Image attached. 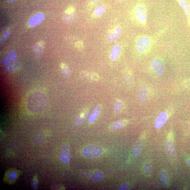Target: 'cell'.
Segmentation results:
<instances>
[{"instance_id":"1","label":"cell","mask_w":190,"mask_h":190,"mask_svg":"<svg viewBox=\"0 0 190 190\" xmlns=\"http://www.w3.org/2000/svg\"><path fill=\"white\" fill-rule=\"evenodd\" d=\"M152 38L147 36H142L137 41L136 51L139 53H144L149 49L153 45Z\"/></svg>"},{"instance_id":"2","label":"cell","mask_w":190,"mask_h":190,"mask_svg":"<svg viewBox=\"0 0 190 190\" xmlns=\"http://www.w3.org/2000/svg\"><path fill=\"white\" fill-rule=\"evenodd\" d=\"M103 153L101 148L98 146L91 145L85 147L82 151L83 155L87 158H94L100 156Z\"/></svg>"},{"instance_id":"3","label":"cell","mask_w":190,"mask_h":190,"mask_svg":"<svg viewBox=\"0 0 190 190\" xmlns=\"http://www.w3.org/2000/svg\"><path fill=\"white\" fill-rule=\"evenodd\" d=\"M135 15L140 24L146 25L147 21V10L144 5H137L135 9Z\"/></svg>"},{"instance_id":"4","label":"cell","mask_w":190,"mask_h":190,"mask_svg":"<svg viewBox=\"0 0 190 190\" xmlns=\"http://www.w3.org/2000/svg\"><path fill=\"white\" fill-rule=\"evenodd\" d=\"M62 153L60 156V160L65 163H69L70 161V148L67 144H63L61 147Z\"/></svg>"},{"instance_id":"5","label":"cell","mask_w":190,"mask_h":190,"mask_svg":"<svg viewBox=\"0 0 190 190\" xmlns=\"http://www.w3.org/2000/svg\"><path fill=\"white\" fill-rule=\"evenodd\" d=\"M152 66L154 70L158 74H161L164 73L165 71L164 65L161 59H154L152 62Z\"/></svg>"},{"instance_id":"6","label":"cell","mask_w":190,"mask_h":190,"mask_svg":"<svg viewBox=\"0 0 190 190\" xmlns=\"http://www.w3.org/2000/svg\"><path fill=\"white\" fill-rule=\"evenodd\" d=\"M121 33V27H117L115 29L109 33L107 37V41L109 42H115L120 37Z\"/></svg>"},{"instance_id":"7","label":"cell","mask_w":190,"mask_h":190,"mask_svg":"<svg viewBox=\"0 0 190 190\" xmlns=\"http://www.w3.org/2000/svg\"><path fill=\"white\" fill-rule=\"evenodd\" d=\"M168 119V115L166 112H163L159 114L155 121V127L156 129L162 127L166 123Z\"/></svg>"},{"instance_id":"8","label":"cell","mask_w":190,"mask_h":190,"mask_svg":"<svg viewBox=\"0 0 190 190\" xmlns=\"http://www.w3.org/2000/svg\"><path fill=\"white\" fill-rule=\"evenodd\" d=\"M185 13L189 26H190V4L186 0H177Z\"/></svg>"},{"instance_id":"9","label":"cell","mask_w":190,"mask_h":190,"mask_svg":"<svg viewBox=\"0 0 190 190\" xmlns=\"http://www.w3.org/2000/svg\"><path fill=\"white\" fill-rule=\"evenodd\" d=\"M138 96L140 101L144 102L147 100L148 97L147 87L145 85L143 84L139 88Z\"/></svg>"},{"instance_id":"10","label":"cell","mask_w":190,"mask_h":190,"mask_svg":"<svg viewBox=\"0 0 190 190\" xmlns=\"http://www.w3.org/2000/svg\"><path fill=\"white\" fill-rule=\"evenodd\" d=\"M45 16L42 13H39L33 16L30 18L29 24L30 26H37L41 22L45 19Z\"/></svg>"},{"instance_id":"11","label":"cell","mask_w":190,"mask_h":190,"mask_svg":"<svg viewBox=\"0 0 190 190\" xmlns=\"http://www.w3.org/2000/svg\"><path fill=\"white\" fill-rule=\"evenodd\" d=\"M62 20L68 23L72 22L75 21L78 18L77 14L74 12L72 13H65L62 16Z\"/></svg>"},{"instance_id":"12","label":"cell","mask_w":190,"mask_h":190,"mask_svg":"<svg viewBox=\"0 0 190 190\" xmlns=\"http://www.w3.org/2000/svg\"><path fill=\"white\" fill-rule=\"evenodd\" d=\"M121 51L122 48L119 44H118L113 47L110 54L111 59L114 61L116 60L119 56Z\"/></svg>"},{"instance_id":"13","label":"cell","mask_w":190,"mask_h":190,"mask_svg":"<svg viewBox=\"0 0 190 190\" xmlns=\"http://www.w3.org/2000/svg\"><path fill=\"white\" fill-rule=\"evenodd\" d=\"M160 182L162 185L165 188H168L169 185L168 177L166 172L165 171H161L159 174Z\"/></svg>"},{"instance_id":"14","label":"cell","mask_w":190,"mask_h":190,"mask_svg":"<svg viewBox=\"0 0 190 190\" xmlns=\"http://www.w3.org/2000/svg\"><path fill=\"white\" fill-rule=\"evenodd\" d=\"M166 151L167 154L171 157H174L176 153L174 145L171 142L167 143L166 145Z\"/></svg>"},{"instance_id":"15","label":"cell","mask_w":190,"mask_h":190,"mask_svg":"<svg viewBox=\"0 0 190 190\" xmlns=\"http://www.w3.org/2000/svg\"><path fill=\"white\" fill-rule=\"evenodd\" d=\"M101 109L100 105H98L95 108L90 114L89 118V121L90 123H92L94 122L97 119L98 115L100 113Z\"/></svg>"},{"instance_id":"16","label":"cell","mask_w":190,"mask_h":190,"mask_svg":"<svg viewBox=\"0 0 190 190\" xmlns=\"http://www.w3.org/2000/svg\"><path fill=\"white\" fill-rule=\"evenodd\" d=\"M89 112H86L83 116L78 117H76L74 120V124L77 126H80L83 124L89 115Z\"/></svg>"},{"instance_id":"17","label":"cell","mask_w":190,"mask_h":190,"mask_svg":"<svg viewBox=\"0 0 190 190\" xmlns=\"http://www.w3.org/2000/svg\"><path fill=\"white\" fill-rule=\"evenodd\" d=\"M143 172L145 177H150L152 173V167L149 162H147L144 164Z\"/></svg>"},{"instance_id":"18","label":"cell","mask_w":190,"mask_h":190,"mask_svg":"<svg viewBox=\"0 0 190 190\" xmlns=\"http://www.w3.org/2000/svg\"><path fill=\"white\" fill-rule=\"evenodd\" d=\"M142 149L141 144L138 143L135 145L132 151V155L134 157H136L139 155Z\"/></svg>"},{"instance_id":"19","label":"cell","mask_w":190,"mask_h":190,"mask_svg":"<svg viewBox=\"0 0 190 190\" xmlns=\"http://www.w3.org/2000/svg\"><path fill=\"white\" fill-rule=\"evenodd\" d=\"M34 51L35 56L39 58L42 56V46L39 43H37L34 46Z\"/></svg>"},{"instance_id":"20","label":"cell","mask_w":190,"mask_h":190,"mask_svg":"<svg viewBox=\"0 0 190 190\" xmlns=\"http://www.w3.org/2000/svg\"><path fill=\"white\" fill-rule=\"evenodd\" d=\"M106 11V7L104 5H100L95 8V14L98 16L102 15Z\"/></svg>"},{"instance_id":"21","label":"cell","mask_w":190,"mask_h":190,"mask_svg":"<svg viewBox=\"0 0 190 190\" xmlns=\"http://www.w3.org/2000/svg\"><path fill=\"white\" fill-rule=\"evenodd\" d=\"M104 175L101 172H96L91 176V178L94 180L100 181L103 179L104 178Z\"/></svg>"},{"instance_id":"22","label":"cell","mask_w":190,"mask_h":190,"mask_svg":"<svg viewBox=\"0 0 190 190\" xmlns=\"http://www.w3.org/2000/svg\"><path fill=\"white\" fill-rule=\"evenodd\" d=\"M16 53L15 51L12 52L10 54L8 55L7 57L3 61L4 64L12 62L16 60Z\"/></svg>"},{"instance_id":"23","label":"cell","mask_w":190,"mask_h":190,"mask_svg":"<svg viewBox=\"0 0 190 190\" xmlns=\"http://www.w3.org/2000/svg\"><path fill=\"white\" fill-rule=\"evenodd\" d=\"M124 124L122 120L116 121L113 123L111 125V128L114 130H118L122 128Z\"/></svg>"},{"instance_id":"24","label":"cell","mask_w":190,"mask_h":190,"mask_svg":"<svg viewBox=\"0 0 190 190\" xmlns=\"http://www.w3.org/2000/svg\"><path fill=\"white\" fill-rule=\"evenodd\" d=\"M122 105V103L120 101L115 102L114 104V110L115 114H118L120 113Z\"/></svg>"},{"instance_id":"25","label":"cell","mask_w":190,"mask_h":190,"mask_svg":"<svg viewBox=\"0 0 190 190\" xmlns=\"http://www.w3.org/2000/svg\"><path fill=\"white\" fill-rule=\"evenodd\" d=\"M10 34V32L9 31H7L5 32L1 38V43L4 42L9 36Z\"/></svg>"},{"instance_id":"26","label":"cell","mask_w":190,"mask_h":190,"mask_svg":"<svg viewBox=\"0 0 190 190\" xmlns=\"http://www.w3.org/2000/svg\"><path fill=\"white\" fill-rule=\"evenodd\" d=\"M63 67L62 71L64 75L66 76H69L70 74V70L68 69V68L65 67L64 65H63Z\"/></svg>"},{"instance_id":"27","label":"cell","mask_w":190,"mask_h":190,"mask_svg":"<svg viewBox=\"0 0 190 190\" xmlns=\"http://www.w3.org/2000/svg\"><path fill=\"white\" fill-rule=\"evenodd\" d=\"M38 182L36 178H34L33 179L32 183V188L34 189H37V188Z\"/></svg>"},{"instance_id":"28","label":"cell","mask_w":190,"mask_h":190,"mask_svg":"<svg viewBox=\"0 0 190 190\" xmlns=\"http://www.w3.org/2000/svg\"><path fill=\"white\" fill-rule=\"evenodd\" d=\"M119 190H129V186L128 184H124L121 185L118 188Z\"/></svg>"},{"instance_id":"29","label":"cell","mask_w":190,"mask_h":190,"mask_svg":"<svg viewBox=\"0 0 190 190\" xmlns=\"http://www.w3.org/2000/svg\"><path fill=\"white\" fill-rule=\"evenodd\" d=\"M91 79L93 80L97 81L98 80L99 77L98 74L96 73H93L90 76Z\"/></svg>"},{"instance_id":"30","label":"cell","mask_w":190,"mask_h":190,"mask_svg":"<svg viewBox=\"0 0 190 190\" xmlns=\"http://www.w3.org/2000/svg\"><path fill=\"white\" fill-rule=\"evenodd\" d=\"M84 46L83 43L81 41H79L76 44V46L79 49H81Z\"/></svg>"},{"instance_id":"31","label":"cell","mask_w":190,"mask_h":190,"mask_svg":"<svg viewBox=\"0 0 190 190\" xmlns=\"http://www.w3.org/2000/svg\"><path fill=\"white\" fill-rule=\"evenodd\" d=\"M74 12H75V11L73 7L69 8L65 12V13H72Z\"/></svg>"},{"instance_id":"32","label":"cell","mask_w":190,"mask_h":190,"mask_svg":"<svg viewBox=\"0 0 190 190\" xmlns=\"http://www.w3.org/2000/svg\"><path fill=\"white\" fill-rule=\"evenodd\" d=\"M9 175V177L11 179H15L16 177H17V176H16V173L14 172H13Z\"/></svg>"},{"instance_id":"33","label":"cell","mask_w":190,"mask_h":190,"mask_svg":"<svg viewBox=\"0 0 190 190\" xmlns=\"http://www.w3.org/2000/svg\"><path fill=\"white\" fill-rule=\"evenodd\" d=\"M100 1V0H91V2L95 4H97Z\"/></svg>"},{"instance_id":"34","label":"cell","mask_w":190,"mask_h":190,"mask_svg":"<svg viewBox=\"0 0 190 190\" xmlns=\"http://www.w3.org/2000/svg\"><path fill=\"white\" fill-rule=\"evenodd\" d=\"M17 1V0H8V2H10V3H13V2H15Z\"/></svg>"},{"instance_id":"35","label":"cell","mask_w":190,"mask_h":190,"mask_svg":"<svg viewBox=\"0 0 190 190\" xmlns=\"http://www.w3.org/2000/svg\"><path fill=\"white\" fill-rule=\"evenodd\" d=\"M188 163L189 164L190 166V158L189 159L188 161Z\"/></svg>"},{"instance_id":"36","label":"cell","mask_w":190,"mask_h":190,"mask_svg":"<svg viewBox=\"0 0 190 190\" xmlns=\"http://www.w3.org/2000/svg\"><path fill=\"white\" fill-rule=\"evenodd\" d=\"M117 1H123V0H117Z\"/></svg>"}]
</instances>
